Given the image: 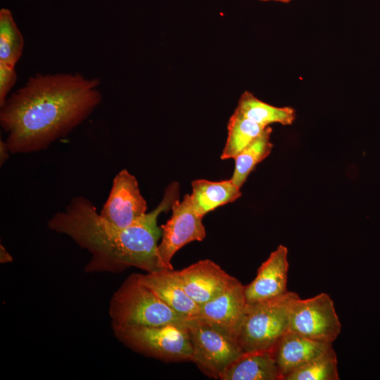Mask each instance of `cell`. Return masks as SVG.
Wrapping results in <instances>:
<instances>
[{
	"mask_svg": "<svg viewBox=\"0 0 380 380\" xmlns=\"http://www.w3.org/2000/svg\"><path fill=\"white\" fill-rule=\"evenodd\" d=\"M99 84L77 72L30 77L1 106L0 125L11 153L45 150L68 135L100 104Z\"/></svg>",
	"mask_w": 380,
	"mask_h": 380,
	"instance_id": "obj_1",
	"label": "cell"
},
{
	"mask_svg": "<svg viewBox=\"0 0 380 380\" xmlns=\"http://www.w3.org/2000/svg\"><path fill=\"white\" fill-rule=\"evenodd\" d=\"M172 189L165 191L160 204L132 225L118 227L103 219L87 198L71 199L64 210L55 213L48 228L70 237L86 249L91 258L84 272H120L129 267L151 272L163 270L158 265V240L162 235L158 226L159 215L167 211L176 200Z\"/></svg>",
	"mask_w": 380,
	"mask_h": 380,
	"instance_id": "obj_2",
	"label": "cell"
},
{
	"mask_svg": "<svg viewBox=\"0 0 380 380\" xmlns=\"http://www.w3.org/2000/svg\"><path fill=\"white\" fill-rule=\"evenodd\" d=\"M108 312L113 329L184 323L187 319L170 308L145 286L137 273L131 274L113 293Z\"/></svg>",
	"mask_w": 380,
	"mask_h": 380,
	"instance_id": "obj_3",
	"label": "cell"
},
{
	"mask_svg": "<svg viewBox=\"0 0 380 380\" xmlns=\"http://www.w3.org/2000/svg\"><path fill=\"white\" fill-rule=\"evenodd\" d=\"M298 296L288 291L276 299L247 304L237 336L244 353L272 350L289 331L291 305Z\"/></svg>",
	"mask_w": 380,
	"mask_h": 380,
	"instance_id": "obj_4",
	"label": "cell"
},
{
	"mask_svg": "<svg viewBox=\"0 0 380 380\" xmlns=\"http://www.w3.org/2000/svg\"><path fill=\"white\" fill-rule=\"evenodd\" d=\"M113 329L122 343L138 353L164 362L192 361V346L186 322Z\"/></svg>",
	"mask_w": 380,
	"mask_h": 380,
	"instance_id": "obj_5",
	"label": "cell"
},
{
	"mask_svg": "<svg viewBox=\"0 0 380 380\" xmlns=\"http://www.w3.org/2000/svg\"><path fill=\"white\" fill-rule=\"evenodd\" d=\"M186 325L192 346L191 362L209 377L219 379L244 353L236 339L198 317L187 318Z\"/></svg>",
	"mask_w": 380,
	"mask_h": 380,
	"instance_id": "obj_6",
	"label": "cell"
},
{
	"mask_svg": "<svg viewBox=\"0 0 380 380\" xmlns=\"http://www.w3.org/2000/svg\"><path fill=\"white\" fill-rule=\"evenodd\" d=\"M341 330V324L331 298L326 293L293 300L289 315V331L306 338L332 344Z\"/></svg>",
	"mask_w": 380,
	"mask_h": 380,
	"instance_id": "obj_7",
	"label": "cell"
},
{
	"mask_svg": "<svg viewBox=\"0 0 380 380\" xmlns=\"http://www.w3.org/2000/svg\"><path fill=\"white\" fill-rule=\"evenodd\" d=\"M171 208L170 218L160 226L161 241L158 247L160 269L174 270L171 260L175 254L187 243L201 241L206 236L203 217L194 210L190 194H186L182 201L175 200Z\"/></svg>",
	"mask_w": 380,
	"mask_h": 380,
	"instance_id": "obj_8",
	"label": "cell"
},
{
	"mask_svg": "<svg viewBox=\"0 0 380 380\" xmlns=\"http://www.w3.org/2000/svg\"><path fill=\"white\" fill-rule=\"evenodd\" d=\"M146 210L147 203L136 177L126 169L120 170L113 180L100 215L111 224L125 228L139 220Z\"/></svg>",
	"mask_w": 380,
	"mask_h": 380,
	"instance_id": "obj_9",
	"label": "cell"
},
{
	"mask_svg": "<svg viewBox=\"0 0 380 380\" xmlns=\"http://www.w3.org/2000/svg\"><path fill=\"white\" fill-rule=\"evenodd\" d=\"M174 272L188 296L200 306L238 281L209 259L198 260Z\"/></svg>",
	"mask_w": 380,
	"mask_h": 380,
	"instance_id": "obj_10",
	"label": "cell"
},
{
	"mask_svg": "<svg viewBox=\"0 0 380 380\" xmlns=\"http://www.w3.org/2000/svg\"><path fill=\"white\" fill-rule=\"evenodd\" d=\"M288 249L279 245L258 270L256 277L244 286L247 304L278 298L288 293Z\"/></svg>",
	"mask_w": 380,
	"mask_h": 380,
	"instance_id": "obj_11",
	"label": "cell"
},
{
	"mask_svg": "<svg viewBox=\"0 0 380 380\" xmlns=\"http://www.w3.org/2000/svg\"><path fill=\"white\" fill-rule=\"evenodd\" d=\"M244 286L238 280L214 299L201 305L196 317L237 340L247 306Z\"/></svg>",
	"mask_w": 380,
	"mask_h": 380,
	"instance_id": "obj_12",
	"label": "cell"
},
{
	"mask_svg": "<svg viewBox=\"0 0 380 380\" xmlns=\"http://www.w3.org/2000/svg\"><path fill=\"white\" fill-rule=\"evenodd\" d=\"M331 348L332 344L288 331L271 352L284 380L285 376L322 355Z\"/></svg>",
	"mask_w": 380,
	"mask_h": 380,
	"instance_id": "obj_13",
	"label": "cell"
},
{
	"mask_svg": "<svg viewBox=\"0 0 380 380\" xmlns=\"http://www.w3.org/2000/svg\"><path fill=\"white\" fill-rule=\"evenodd\" d=\"M139 277L145 286L177 313L186 318L198 315L201 306L186 293L174 270L163 269L139 274Z\"/></svg>",
	"mask_w": 380,
	"mask_h": 380,
	"instance_id": "obj_14",
	"label": "cell"
},
{
	"mask_svg": "<svg viewBox=\"0 0 380 380\" xmlns=\"http://www.w3.org/2000/svg\"><path fill=\"white\" fill-rule=\"evenodd\" d=\"M221 380H282L271 351L243 353L221 374Z\"/></svg>",
	"mask_w": 380,
	"mask_h": 380,
	"instance_id": "obj_15",
	"label": "cell"
},
{
	"mask_svg": "<svg viewBox=\"0 0 380 380\" xmlns=\"http://www.w3.org/2000/svg\"><path fill=\"white\" fill-rule=\"evenodd\" d=\"M190 194L196 212L202 217L225 204L237 200L241 196V188L231 179L218 182L196 179L191 183Z\"/></svg>",
	"mask_w": 380,
	"mask_h": 380,
	"instance_id": "obj_16",
	"label": "cell"
},
{
	"mask_svg": "<svg viewBox=\"0 0 380 380\" xmlns=\"http://www.w3.org/2000/svg\"><path fill=\"white\" fill-rule=\"evenodd\" d=\"M236 110L264 127H268L272 123L290 125L296 117V110L293 108L272 106L248 91L240 96Z\"/></svg>",
	"mask_w": 380,
	"mask_h": 380,
	"instance_id": "obj_17",
	"label": "cell"
},
{
	"mask_svg": "<svg viewBox=\"0 0 380 380\" xmlns=\"http://www.w3.org/2000/svg\"><path fill=\"white\" fill-rule=\"evenodd\" d=\"M264 127L243 115L237 110L227 124V138L221 159L235 158L265 129Z\"/></svg>",
	"mask_w": 380,
	"mask_h": 380,
	"instance_id": "obj_18",
	"label": "cell"
},
{
	"mask_svg": "<svg viewBox=\"0 0 380 380\" xmlns=\"http://www.w3.org/2000/svg\"><path fill=\"white\" fill-rule=\"evenodd\" d=\"M269 126L252 143L246 146L235 158V165L231 179L239 188L243 185L255 167L271 153L273 144Z\"/></svg>",
	"mask_w": 380,
	"mask_h": 380,
	"instance_id": "obj_19",
	"label": "cell"
},
{
	"mask_svg": "<svg viewBox=\"0 0 380 380\" xmlns=\"http://www.w3.org/2000/svg\"><path fill=\"white\" fill-rule=\"evenodd\" d=\"M23 37L10 10L0 11V62L15 67L23 50Z\"/></svg>",
	"mask_w": 380,
	"mask_h": 380,
	"instance_id": "obj_20",
	"label": "cell"
},
{
	"mask_svg": "<svg viewBox=\"0 0 380 380\" xmlns=\"http://www.w3.org/2000/svg\"><path fill=\"white\" fill-rule=\"evenodd\" d=\"M337 356L332 348L284 376V380H338Z\"/></svg>",
	"mask_w": 380,
	"mask_h": 380,
	"instance_id": "obj_21",
	"label": "cell"
},
{
	"mask_svg": "<svg viewBox=\"0 0 380 380\" xmlns=\"http://www.w3.org/2000/svg\"><path fill=\"white\" fill-rule=\"evenodd\" d=\"M16 79L15 67L0 62V106L6 101L8 94L15 84Z\"/></svg>",
	"mask_w": 380,
	"mask_h": 380,
	"instance_id": "obj_22",
	"label": "cell"
},
{
	"mask_svg": "<svg viewBox=\"0 0 380 380\" xmlns=\"http://www.w3.org/2000/svg\"><path fill=\"white\" fill-rule=\"evenodd\" d=\"M11 152L5 141L0 140V165L2 166L8 160Z\"/></svg>",
	"mask_w": 380,
	"mask_h": 380,
	"instance_id": "obj_23",
	"label": "cell"
},
{
	"mask_svg": "<svg viewBox=\"0 0 380 380\" xmlns=\"http://www.w3.org/2000/svg\"><path fill=\"white\" fill-rule=\"evenodd\" d=\"M13 261V257L11 255V254L8 253V251L6 249V248L0 245V262L2 264L11 262Z\"/></svg>",
	"mask_w": 380,
	"mask_h": 380,
	"instance_id": "obj_24",
	"label": "cell"
},
{
	"mask_svg": "<svg viewBox=\"0 0 380 380\" xmlns=\"http://www.w3.org/2000/svg\"><path fill=\"white\" fill-rule=\"evenodd\" d=\"M262 1H279L282 3H289L291 0H260Z\"/></svg>",
	"mask_w": 380,
	"mask_h": 380,
	"instance_id": "obj_25",
	"label": "cell"
}]
</instances>
